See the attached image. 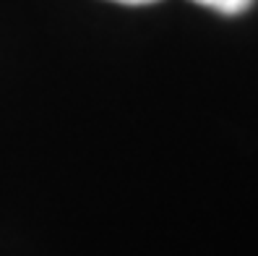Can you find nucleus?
<instances>
[{"label": "nucleus", "mask_w": 258, "mask_h": 256, "mask_svg": "<svg viewBox=\"0 0 258 256\" xmlns=\"http://www.w3.org/2000/svg\"><path fill=\"white\" fill-rule=\"evenodd\" d=\"M193 3L224 13V16H240V13H245L253 6V0H193Z\"/></svg>", "instance_id": "nucleus-1"}, {"label": "nucleus", "mask_w": 258, "mask_h": 256, "mask_svg": "<svg viewBox=\"0 0 258 256\" xmlns=\"http://www.w3.org/2000/svg\"><path fill=\"white\" fill-rule=\"evenodd\" d=\"M112 3H123V6H149V3H159V0H112Z\"/></svg>", "instance_id": "nucleus-2"}]
</instances>
